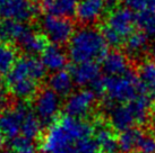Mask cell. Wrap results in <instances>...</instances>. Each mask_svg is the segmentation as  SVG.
<instances>
[{"label": "cell", "mask_w": 155, "mask_h": 153, "mask_svg": "<svg viewBox=\"0 0 155 153\" xmlns=\"http://www.w3.org/2000/svg\"><path fill=\"white\" fill-rule=\"evenodd\" d=\"M41 30L52 44L64 45L69 43L75 33L74 23L68 17L48 14L41 20Z\"/></svg>", "instance_id": "5b68a950"}, {"label": "cell", "mask_w": 155, "mask_h": 153, "mask_svg": "<svg viewBox=\"0 0 155 153\" xmlns=\"http://www.w3.org/2000/svg\"><path fill=\"white\" fill-rule=\"evenodd\" d=\"M54 1L56 0H41V5H42V7L47 10L48 13H50L52 7H53V5H54Z\"/></svg>", "instance_id": "d6a6232c"}, {"label": "cell", "mask_w": 155, "mask_h": 153, "mask_svg": "<svg viewBox=\"0 0 155 153\" xmlns=\"http://www.w3.org/2000/svg\"><path fill=\"white\" fill-rule=\"evenodd\" d=\"M126 7L137 11V13H144V11H155V0H121Z\"/></svg>", "instance_id": "f1b7e54d"}, {"label": "cell", "mask_w": 155, "mask_h": 153, "mask_svg": "<svg viewBox=\"0 0 155 153\" xmlns=\"http://www.w3.org/2000/svg\"><path fill=\"white\" fill-rule=\"evenodd\" d=\"M4 88V81L1 80V78H0V89H2Z\"/></svg>", "instance_id": "d590c367"}, {"label": "cell", "mask_w": 155, "mask_h": 153, "mask_svg": "<svg viewBox=\"0 0 155 153\" xmlns=\"http://www.w3.org/2000/svg\"><path fill=\"white\" fill-rule=\"evenodd\" d=\"M17 61L15 48L10 45H0V74L8 73Z\"/></svg>", "instance_id": "d4e9b609"}, {"label": "cell", "mask_w": 155, "mask_h": 153, "mask_svg": "<svg viewBox=\"0 0 155 153\" xmlns=\"http://www.w3.org/2000/svg\"><path fill=\"white\" fill-rule=\"evenodd\" d=\"M153 115H154V118H155V104L153 105Z\"/></svg>", "instance_id": "8d00e7d4"}, {"label": "cell", "mask_w": 155, "mask_h": 153, "mask_svg": "<svg viewBox=\"0 0 155 153\" xmlns=\"http://www.w3.org/2000/svg\"><path fill=\"white\" fill-rule=\"evenodd\" d=\"M100 72H101L100 65L97 64V62H93V61L75 63L70 71L75 83L81 87L93 85L100 78Z\"/></svg>", "instance_id": "4fadbf2b"}, {"label": "cell", "mask_w": 155, "mask_h": 153, "mask_svg": "<svg viewBox=\"0 0 155 153\" xmlns=\"http://www.w3.org/2000/svg\"><path fill=\"white\" fill-rule=\"evenodd\" d=\"M92 90L96 96H104L108 107L127 104L139 94L148 92L138 74L131 70L119 76H100L92 85Z\"/></svg>", "instance_id": "3957f363"}, {"label": "cell", "mask_w": 155, "mask_h": 153, "mask_svg": "<svg viewBox=\"0 0 155 153\" xmlns=\"http://www.w3.org/2000/svg\"><path fill=\"white\" fill-rule=\"evenodd\" d=\"M131 111H133L136 123L138 125L145 124L150 118L152 109V99L148 92H142L137 97H135L133 100L128 102Z\"/></svg>", "instance_id": "ac0fdd59"}, {"label": "cell", "mask_w": 155, "mask_h": 153, "mask_svg": "<svg viewBox=\"0 0 155 153\" xmlns=\"http://www.w3.org/2000/svg\"><path fill=\"white\" fill-rule=\"evenodd\" d=\"M78 2H79V0H56L51 11L49 14L69 17L76 13Z\"/></svg>", "instance_id": "83f0119b"}, {"label": "cell", "mask_w": 155, "mask_h": 153, "mask_svg": "<svg viewBox=\"0 0 155 153\" xmlns=\"http://www.w3.org/2000/svg\"><path fill=\"white\" fill-rule=\"evenodd\" d=\"M12 153H38V146L34 140L24 135H18L10 140Z\"/></svg>", "instance_id": "484cf974"}, {"label": "cell", "mask_w": 155, "mask_h": 153, "mask_svg": "<svg viewBox=\"0 0 155 153\" xmlns=\"http://www.w3.org/2000/svg\"><path fill=\"white\" fill-rule=\"evenodd\" d=\"M47 69L42 61L33 55L24 56L16 61L7 73V86L10 94L21 100L35 97L39 83L45 78Z\"/></svg>", "instance_id": "7a4b0ae2"}, {"label": "cell", "mask_w": 155, "mask_h": 153, "mask_svg": "<svg viewBox=\"0 0 155 153\" xmlns=\"http://www.w3.org/2000/svg\"><path fill=\"white\" fill-rule=\"evenodd\" d=\"M136 23L139 28L150 38H155V11L138 13Z\"/></svg>", "instance_id": "4316f807"}, {"label": "cell", "mask_w": 155, "mask_h": 153, "mask_svg": "<svg viewBox=\"0 0 155 153\" xmlns=\"http://www.w3.org/2000/svg\"><path fill=\"white\" fill-rule=\"evenodd\" d=\"M27 26L23 21L15 19H5L0 23V38L5 42H16L21 38Z\"/></svg>", "instance_id": "7402d4cb"}, {"label": "cell", "mask_w": 155, "mask_h": 153, "mask_svg": "<svg viewBox=\"0 0 155 153\" xmlns=\"http://www.w3.org/2000/svg\"><path fill=\"white\" fill-rule=\"evenodd\" d=\"M17 44L21 50L28 55H36L45 50V47L48 46V38L44 34L27 27V30L17 41Z\"/></svg>", "instance_id": "9a60e30c"}, {"label": "cell", "mask_w": 155, "mask_h": 153, "mask_svg": "<svg viewBox=\"0 0 155 153\" xmlns=\"http://www.w3.org/2000/svg\"><path fill=\"white\" fill-rule=\"evenodd\" d=\"M95 140L99 145L100 153H119L118 139L112 132V130L107 126L102 120H96L94 125Z\"/></svg>", "instance_id": "5bb4252c"}, {"label": "cell", "mask_w": 155, "mask_h": 153, "mask_svg": "<svg viewBox=\"0 0 155 153\" xmlns=\"http://www.w3.org/2000/svg\"><path fill=\"white\" fill-rule=\"evenodd\" d=\"M42 122L41 119L36 116L35 113H33L32 111H30L24 117L22 125V131L21 134L28 139L35 140L36 137H39L41 135L42 132Z\"/></svg>", "instance_id": "cb8c5ba5"}, {"label": "cell", "mask_w": 155, "mask_h": 153, "mask_svg": "<svg viewBox=\"0 0 155 153\" xmlns=\"http://www.w3.org/2000/svg\"><path fill=\"white\" fill-rule=\"evenodd\" d=\"M74 85H75V81L71 73L66 70L53 72V74L49 78V88H51L60 97L69 96L71 94Z\"/></svg>", "instance_id": "d6986e66"}, {"label": "cell", "mask_w": 155, "mask_h": 153, "mask_svg": "<svg viewBox=\"0 0 155 153\" xmlns=\"http://www.w3.org/2000/svg\"><path fill=\"white\" fill-rule=\"evenodd\" d=\"M0 153H12V151L10 152H0Z\"/></svg>", "instance_id": "74e56055"}, {"label": "cell", "mask_w": 155, "mask_h": 153, "mask_svg": "<svg viewBox=\"0 0 155 153\" xmlns=\"http://www.w3.org/2000/svg\"><path fill=\"white\" fill-rule=\"evenodd\" d=\"M148 36L144 32H134L125 41L127 54L131 58H138L148 48Z\"/></svg>", "instance_id": "44dd1931"}, {"label": "cell", "mask_w": 155, "mask_h": 153, "mask_svg": "<svg viewBox=\"0 0 155 153\" xmlns=\"http://www.w3.org/2000/svg\"><path fill=\"white\" fill-rule=\"evenodd\" d=\"M109 119L111 127L114 131L124 132L126 130L135 127L136 118L130 106L127 104L113 105L109 108Z\"/></svg>", "instance_id": "7c38bea8"}, {"label": "cell", "mask_w": 155, "mask_h": 153, "mask_svg": "<svg viewBox=\"0 0 155 153\" xmlns=\"http://www.w3.org/2000/svg\"><path fill=\"white\" fill-rule=\"evenodd\" d=\"M144 134L145 133L137 127H131L124 132H120V135L118 137L120 153H134L137 151L138 144Z\"/></svg>", "instance_id": "ffe728a7"}, {"label": "cell", "mask_w": 155, "mask_h": 153, "mask_svg": "<svg viewBox=\"0 0 155 153\" xmlns=\"http://www.w3.org/2000/svg\"><path fill=\"white\" fill-rule=\"evenodd\" d=\"M39 9L32 0H0V15L5 19L27 21L36 17Z\"/></svg>", "instance_id": "30bf717a"}, {"label": "cell", "mask_w": 155, "mask_h": 153, "mask_svg": "<svg viewBox=\"0 0 155 153\" xmlns=\"http://www.w3.org/2000/svg\"><path fill=\"white\" fill-rule=\"evenodd\" d=\"M108 45L101 30L87 25L74 33L68 43V55L75 63L97 62L107 55Z\"/></svg>", "instance_id": "277c9868"}, {"label": "cell", "mask_w": 155, "mask_h": 153, "mask_svg": "<svg viewBox=\"0 0 155 153\" xmlns=\"http://www.w3.org/2000/svg\"><path fill=\"white\" fill-rule=\"evenodd\" d=\"M102 70L108 76H119L129 70L128 58L119 51L108 52L102 59Z\"/></svg>", "instance_id": "e0dca14e"}, {"label": "cell", "mask_w": 155, "mask_h": 153, "mask_svg": "<svg viewBox=\"0 0 155 153\" xmlns=\"http://www.w3.org/2000/svg\"><path fill=\"white\" fill-rule=\"evenodd\" d=\"M4 144H5V134L1 132V130H0V150L2 149Z\"/></svg>", "instance_id": "836d02e7"}, {"label": "cell", "mask_w": 155, "mask_h": 153, "mask_svg": "<svg viewBox=\"0 0 155 153\" xmlns=\"http://www.w3.org/2000/svg\"><path fill=\"white\" fill-rule=\"evenodd\" d=\"M94 127L82 118L66 115L54 120L43 135V153H78V142L92 135Z\"/></svg>", "instance_id": "6da1fadb"}, {"label": "cell", "mask_w": 155, "mask_h": 153, "mask_svg": "<svg viewBox=\"0 0 155 153\" xmlns=\"http://www.w3.org/2000/svg\"><path fill=\"white\" fill-rule=\"evenodd\" d=\"M41 61L48 71L57 72L64 70L67 65L68 56L66 52L60 47V45H48L42 53H41Z\"/></svg>", "instance_id": "2e32d148"}, {"label": "cell", "mask_w": 155, "mask_h": 153, "mask_svg": "<svg viewBox=\"0 0 155 153\" xmlns=\"http://www.w3.org/2000/svg\"><path fill=\"white\" fill-rule=\"evenodd\" d=\"M137 74L148 94L155 96V61L147 60L142 62Z\"/></svg>", "instance_id": "603a6c76"}, {"label": "cell", "mask_w": 155, "mask_h": 153, "mask_svg": "<svg viewBox=\"0 0 155 153\" xmlns=\"http://www.w3.org/2000/svg\"><path fill=\"white\" fill-rule=\"evenodd\" d=\"M152 55H153V59L155 61V46L153 47V50H152Z\"/></svg>", "instance_id": "e575fe53"}, {"label": "cell", "mask_w": 155, "mask_h": 153, "mask_svg": "<svg viewBox=\"0 0 155 153\" xmlns=\"http://www.w3.org/2000/svg\"><path fill=\"white\" fill-rule=\"evenodd\" d=\"M137 151L139 153H155V135L144 134L138 144Z\"/></svg>", "instance_id": "4dcf8cb0"}, {"label": "cell", "mask_w": 155, "mask_h": 153, "mask_svg": "<svg viewBox=\"0 0 155 153\" xmlns=\"http://www.w3.org/2000/svg\"><path fill=\"white\" fill-rule=\"evenodd\" d=\"M7 100H8L7 92H6L5 88H2V89H0V111L4 109V107L6 106V104H7Z\"/></svg>", "instance_id": "1f68e13d"}, {"label": "cell", "mask_w": 155, "mask_h": 153, "mask_svg": "<svg viewBox=\"0 0 155 153\" xmlns=\"http://www.w3.org/2000/svg\"><path fill=\"white\" fill-rule=\"evenodd\" d=\"M135 25H137L136 16L128 7H116L112 9L107 18V21L103 24L104 27L116 33L124 41L134 33Z\"/></svg>", "instance_id": "52a82bcc"}, {"label": "cell", "mask_w": 155, "mask_h": 153, "mask_svg": "<svg viewBox=\"0 0 155 153\" xmlns=\"http://www.w3.org/2000/svg\"><path fill=\"white\" fill-rule=\"evenodd\" d=\"M34 111L43 124H52L61 109L60 96L51 88L39 91L34 98Z\"/></svg>", "instance_id": "8992f818"}, {"label": "cell", "mask_w": 155, "mask_h": 153, "mask_svg": "<svg viewBox=\"0 0 155 153\" xmlns=\"http://www.w3.org/2000/svg\"><path fill=\"white\" fill-rule=\"evenodd\" d=\"M96 95L93 90L81 89L69 95L65 101V111L69 116L84 119L94 109Z\"/></svg>", "instance_id": "ba28073f"}, {"label": "cell", "mask_w": 155, "mask_h": 153, "mask_svg": "<svg viewBox=\"0 0 155 153\" xmlns=\"http://www.w3.org/2000/svg\"><path fill=\"white\" fill-rule=\"evenodd\" d=\"M108 9V0H79L75 15L82 24L91 25L99 20Z\"/></svg>", "instance_id": "8fae6325"}, {"label": "cell", "mask_w": 155, "mask_h": 153, "mask_svg": "<svg viewBox=\"0 0 155 153\" xmlns=\"http://www.w3.org/2000/svg\"><path fill=\"white\" fill-rule=\"evenodd\" d=\"M77 151L78 153H100L97 142L92 136L85 137L78 142Z\"/></svg>", "instance_id": "f546056e"}, {"label": "cell", "mask_w": 155, "mask_h": 153, "mask_svg": "<svg viewBox=\"0 0 155 153\" xmlns=\"http://www.w3.org/2000/svg\"><path fill=\"white\" fill-rule=\"evenodd\" d=\"M30 111L25 102H18L0 114V130L5 136L12 140L21 134L24 117Z\"/></svg>", "instance_id": "9c48e42d"}]
</instances>
